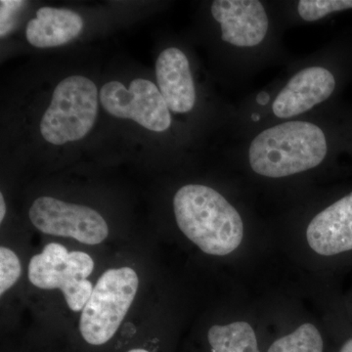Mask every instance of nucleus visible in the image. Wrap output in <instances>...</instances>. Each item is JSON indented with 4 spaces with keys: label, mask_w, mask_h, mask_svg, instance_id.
Masks as SVG:
<instances>
[{
    "label": "nucleus",
    "mask_w": 352,
    "mask_h": 352,
    "mask_svg": "<svg viewBox=\"0 0 352 352\" xmlns=\"http://www.w3.org/2000/svg\"><path fill=\"white\" fill-rule=\"evenodd\" d=\"M173 210L180 230L206 254L226 256L242 243L244 226L239 212L210 187H182L173 199Z\"/></svg>",
    "instance_id": "nucleus-1"
},
{
    "label": "nucleus",
    "mask_w": 352,
    "mask_h": 352,
    "mask_svg": "<svg viewBox=\"0 0 352 352\" xmlns=\"http://www.w3.org/2000/svg\"><path fill=\"white\" fill-rule=\"evenodd\" d=\"M327 151L320 127L311 122H288L259 133L250 146L249 160L254 173L279 178L319 166Z\"/></svg>",
    "instance_id": "nucleus-2"
},
{
    "label": "nucleus",
    "mask_w": 352,
    "mask_h": 352,
    "mask_svg": "<svg viewBox=\"0 0 352 352\" xmlns=\"http://www.w3.org/2000/svg\"><path fill=\"white\" fill-rule=\"evenodd\" d=\"M139 279L131 267L113 268L99 278L83 307L80 333L87 346L102 347L118 333L138 291Z\"/></svg>",
    "instance_id": "nucleus-3"
},
{
    "label": "nucleus",
    "mask_w": 352,
    "mask_h": 352,
    "mask_svg": "<svg viewBox=\"0 0 352 352\" xmlns=\"http://www.w3.org/2000/svg\"><path fill=\"white\" fill-rule=\"evenodd\" d=\"M97 113L98 90L95 83L85 76H69L53 92L41 119V135L53 145L80 140L91 131Z\"/></svg>",
    "instance_id": "nucleus-4"
},
{
    "label": "nucleus",
    "mask_w": 352,
    "mask_h": 352,
    "mask_svg": "<svg viewBox=\"0 0 352 352\" xmlns=\"http://www.w3.org/2000/svg\"><path fill=\"white\" fill-rule=\"evenodd\" d=\"M94 270V261L83 252H69L64 245L50 243L41 254L32 256L29 279L36 288L60 289L73 311L87 305L94 287L87 278Z\"/></svg>",
    "instance_id": "nucleus-5"
},
{
    "label": "nucleus",
    "mask_w": 352,
    "mask_h": 352,
    "mask_svg": "<svg viewBox=\"0 0 352 352\" xmlns=\"http://www.w3.org/2000/svg\"><path fill=\"white\" fill-rule=\"evenodd\" d=\"M29 217L41 232L72 238L82 244L98 245L108 237L107 223L94 208L52 197L36 199L30 208Z\"/></svg>",
    "instance_id": "nucleus-6"
},
{
    "label": "nucleus",
    "mask_w": 352,
    "mask_h": 352,
    "mask_svg": "<svg viewBox=\"0 0 352 352\" xmlns=\"http://www.w3.org/2000/svg\"><path fill=\"white\" fill-rule=\"evenodd\" d=\"M99 98L103 108L113 117L134 120L155 132L170 127V109L159 88L150 80L136 78L129 88L120 82H107L102 87Z\"/></svg>",
    "instance_id": "nucleus-7"
},
{
    "label": "nucleus",
    "mask_w": 352,
    "mask_h": 352,
    "mask_svg": "<svg viewBox=\"0 0 352 352\" xmlns=\"http://www.w3.org/2000/svg\"><path fill=\"white\" fill-rule=\"evenodd\" d=\"M212 17L221 27V38L238 47L258 45L268 31L267 14L258 0H217Z\"/></svg>",
    "instance_id": "nucleus-8"
},
{
    "label": "nucleus",
    "mask_w": 352,
    "mask_h": 352,
    "mask_svg": "<svg viewBox=\"0 0 352 352\" xmlns=\"http://www.w3.org/2000/svg\"><path fill=\"white\" fill-rule=\"evenodd\" d=\"M333 74L322 67H310L294 76L273 102L272 111L280 119L307 112L333 94Z\"/></svg>",
    "instance_id": "nucleus-9"
},
{
    "label": "nucleus",
    "mask_w": 352,
    "mask_h": 352,
    "mask_svg": "<svg viewBox=\"0 0 352 352\" xmlns=\"http://www.w3.org/2000/svg\"><path fill=\"white\" fill-rule=\"evenodd\" d=\"M307 238L310 248L321 256L352 250V192L311 220Z\"/></svg>",
    "instance_id": "nucleus-10"
},
{
    "label": "nucleus",
    "mask_w": 352,
    "mask_h": 352,
    "mask_svg": "<svg viewBox=\"0 0 352 352\" xmlns=\"http://www.w3.org/2000/svg\"><path fill=\"white\" fill-rule=\"evenodd\" d=\"M157 87L173 113H188L196 102V90L188 59L178 48L164 50L156 63Z\"/></svg>",
    "instance_id": "nucleus-11"
},
{
    "label": "nucleus",
    "mask_w": 352,
    "mask_h": 352,
    "mask_svg": "<svg viewBox=\"0 0 352 352\" xmlns=\"http://www.w3.org/2000/svg\"><path fill=\"white\" fill-rule=\"evenodd\" d=\"M82 28L83 20L78 13L44 6L36 11V18L28 23L25 38L34 47H56L76 38Z\"/></svg>",
    "instance_id": "nucleus-12"
},
{
    "label": "nucleus",
    "mask_w": 352,
    "mask_h": 352,
    "mask_svg": "<svg viewBox=\"0 0 352 352\" xmlns=\"http://www.w3.org/2000/svg\"><path fill=\"white\" fill-rule=\"evenodd\" d=\"M208 340L212 352H261L256 333L245 322L212 326Z\"/></svg>",
    "instance_id": "nucleus-13"
},
{
    "label": "nucleus",
    "mask_w": 352,
    "mask_h": 352,
    "mask_svg": "<svg viewBox=\"0 0 352 352\" xmlns=\"http://www.w3.org/2000/svg\"><path fill=\"white\" fill-rule=\"evenodd\" d=\"M268 352H323V340L314 325L303 324L295 332L273 342Z\"/></svg>",
    "instance_id": "nucleus-14"
},
{
    "label": "nucleus",
    "mask_w": 352,
    "mask_h": 352,
    "mask_svg": "<svg viewBox=\"0 0 352 352\" xmlns=\"http://www.w3.org/2000/svg\"><path fill=\"white\" fill-rule=\"evenodd\" d=\"M352 8V0H302L298 2L300 17L307 22L320 20L333 12Z\"/></svg>",
    "instance_id": "nucleus-15"
},
{
    "label": "nucleus",
    "mask_w": 352,
    "mask_h": 352,
    "mask_svg": "<svg viewBox=\"0 0 352 352\" xmlns=\"http://www.w3.org/2000/svg\"><path fill=\"white\" fill-rule=\"evenodd\" d=\"M22 273L17 254L6 247L0 248V295L12 288Z\"/></svg>",
    "instance_id": "nucleus-16"
},
{
    "label": "nucleus",
    "mask_w": 352,
    "mask_h": 352,
    "mask_svg": "<svg viewBox=\"0 0 352 352\" xmlns=\"http://www.w3.org/2000/svg\"><path fill=\"white\" fill-rule=\"evenodd\" d=\"M0 3H1V36L3 38L12 28L14 14L19 10L21 6H24L25 2L2 0Z\"/></svg>",
    "instance_id": "nucleus-17"
},
{
    "label": "nucleus",
    "mask_w": 352,
    "mask_h": 352,
    "mask_svg": "<svg viewBox=\"0 0 352 352\" xmlns=\"http://www.w3.org/2000/svg\"><path fill=\"white\" fill-rule=\"evenodd\" d=\"M270 94H268L267 92L265 91L261 92V94H258V96H256V102H258V104H259V105H266V104H267L268 102H270Z\"/></svg>",
    "instance_id": "nucleus-18"
},
{
    "label": "nucleus",
    "mask_w": 352,
    "mask_h": 352,
    "mask_svg": "<svg viewBox=\"0 0 352 352\" xmlns=\"http://www.w3.org/2000/svg\"><path fill=\"white\" fill-rule=\"evenodd\" d=\"M6 214V205L4 201V197L2 193L0 194V221H3Z\"/></svg>",
    "instance_id": "nucleus-19"
},
{
    "label": "nucleus",
    "mask_w": 352,
    "mask_h": 352,
    "mask_svg": "<svg viewBox=\"0 0 352 352\" xmlns=\"http://www.w3.org/2000/svg\"><path fill=\"white\" fill-rule=\"evenodd\" d=\"M340 352H352V339L347 340L344 346L342 347Z\"/></svg>",
    "instance_id": "nucleus-20"
},
{
    "label": "nucleus",
    "mask_w": 352,
    "mask_h": 352,
    "mask_svg": "<svg viewBox=\"0 0 352 352\" xmlns=\"http://www.w3.org/2000/svg\"><path fill=\"white\" fill-rule=\"evenodd\" d=\"M252 119L254 120H256V122H258V120H259V119H261V118H259L258 115H252Z\"/></svg>",
    "instance_id": "nucleus-21"
}]
</instances>
